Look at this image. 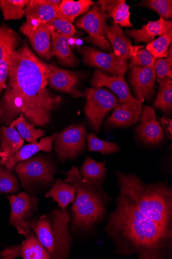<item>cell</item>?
I'll return each mask as SVG.
<instances>
[{
  "label": "cell",
  "mask_w": 172,
  "mask_h": 259,
  "mask_svg": "<svg viewBox=\"0 0 172 259\" xmlns=\"http://www.w3.org/2000/svg\"><path fill=\"white\" fill-rule=\"evenodd\" d=\"M48 64L24 42L11 56L9 82L0 99V123L10 124L22 114L35 127L51 122L62 99L47 88Z\"/></svg>",
  "instance_id": "obj_1"
},
{
  "label": "cell",
  "mask_w": 172,
  "mask_h": 259,
  "mask_svg": "<svg viewBox=\"0 0 172 259\" xmlns=\"http://www.w3.org/2000/svg\"><path fill=\"white\" fill-rule=\"evenodd\" d=\"M104 231L113 252L139 259L172 258V230L147 218L118 193Z\"/></svg>",
  "instance_id": "obj_2"
},
{
  "label": "cell",
  "mask_w": 172,
  "mask_h": 259,
  "mask_svg": "<svg viewBox=\"0 0 172 259\" xmlns=\"http://www.w3.org/2000/svg\"><path fill=\"white\" fill-rule=\"evenodd\" d=\"M119 194L147 218L172 230V188L167 179L144 182L136 174L116 171Z\"/></svg>",
  "instance_id": "obj_3"
},
{
  "label": "cell",
  "mask_w": 172,
  "mask_h": 259,
  "mask_svg": "<svg viewBox=\"0 0 172 259\" xmlns=\"http://www.w3.org/2000/svg\"><path fill=\"white\" fill-rule=\"evenodd\" d=\"M66 175L65 181L76 188L70 228L73 233H92L105 221L112 198L103 188L84 182L76 166H73Z\"/></svg>",
  "instance_id": "obj_4"
},
{
  "label": "cell",
  "mask_w": 172,
  "mask_h": 259,
  "mask_svg": "<svg viewBox=\"0 0 172 259\" xmlns=\"http://www.w3.org/2000/svg\"><path fill=\"white\" fill-rule=\"evenodd\" d=\"M13 171L18 177L22 188L32 195L50 188L55 181V174L59 171L53 156L43 153H38L19 162Z\"/></svg>",
  "instance_id": "obj_5"
},
{
  "label": "cell",
  "mask_w": 172,
  "mask_h": 259,
  "mask_svg": "<svg viewBox=\"0 0 172 259\" xmlns=\"http://www.w3.org/2000/svg\"><path fill=\"white\" fill-rule=\"evenodd\" d=\"M11 205L9 226L15 227L25 238L32 231L36 223L33 217L38 210V199L27 192L17 195H6Z\"/></svg>",
  "instance_id": "obj_6"
},
{
  "label": "cell",
  "mask_w": 172,
  "mask_h": 259,
  "mask_svg": "<svg viewBox=\"0 0 172 259\" xmlns=\"http://www.w3.org/2000/svg\"><path fill=\"white\" fill-rule=\"evenodd\" d=\"M85 93L86 102L84 111L86 119L92 130L99 133L106 116L120 103V100L103 88H86Z\"/></svg>",
  "instance_id": "obj_7"
},
{
  "label": "cell",
  "mask_w": 172,
  "mask_h": 259,
  "mask_svg": "<svg viewBox=\"0 0 172 259\" xmlns=\"http://www.w3.org/2000/svg\"><path fill=\"white\" fill-rule=\"evenodd\" d=\"M87 135L85 123L74 124L55 133L54 149L58 160L65 163L83 154L87 147Z\"/></svg>",
  "instance_id": "obj_8"
},
{
  "label": "cell",
  "mask_w": 172,
  "mask_h": 259,
  "mask_svg": "<svg viewBox=\"0 0 172 259\" xmlns=\"http://www.w3.org/2000/svg\"><path fill=\"white\" fill-rule=\"evenodd\" d=\"M135 138L141 147L153 149L161 147L165 143L166 134L157 120L154 109L144 107L139 123L134 128Z\"/></svg>",
  "instance_id": "obj_9"
},
{
  "label": "cell",
  "mask_w": 172,
  "mask_h": 259,
  "mask_svg": "<svg viewBox=\"0 0 172 259\" xmlns=\"http://www.w3.org/2000/svg\"><path fill=\"white\" fill-rule=\"evenodd\" d=\"M108 16L100 5L92 6L90 11L78 19L76 26L89 35L86 39L103 51L111 53L109 42L105 33Z\"/></svg>",
  "instance_id": "obj_10"
},
{
  "label": "cell",
  "mask_w": 172,
  "mask_h": 259,
  "mask_svg": "<svg viewBox=\"0 0 172 259\" xmlns=\"http://www.w3.org/2000/svg\"><path fill=\"white\" fill-rule=\"evenodd\" d=\"M47 216L51 223L54 241L52 258L67 259L70 257L72 244L69 210L67 208H54Z\"/></svg>",
  "instance_id": "obj_11"
},
{
  "label": "cell",
  "mask_w": 172,
  "mask_h": 259,
  "mask_svg": "<svg viewBox=\"0 0 172 259\" xmlns=\"http://www.w3.org/2000/svg\"><path fill=\"white\" fill-rule=\"evenodd\" d=\"M80 52L84 63L88 66L95 67L113 76L124 77L127 72L129 67L127 61L113 52L106 54L88 46L82 47Z\"/></svg>",
  "instance_id": "obj_12"
},
{
  "label": "cell",
  "mask_w": 172,
  "mask_h": 259,
  "mask_svg": "<svg viewBox=\"0 0 172 259\" xmlns=\"http://www.w3.org/2000/svg\"><path fill=\"white\" fill-rule=\"evenodd\" d=\"M49 75L48 85L54 90L69 94L74 98L85 97V92L81 90L82 74L78 71H72L48 64Z\"/></svg>",
  "instance_id": "obj_13"
},
{
  "label": "cell",
  "mask_w": 172,
  "mask_h": 259,
  "mask_svg": "<svg viewBox=\"0 0 172 259\" xmlns=\"http://www.w3.org/2000/svg\"><path fill=\"white\" fill-rule=\"evenodd\" d=\"M129 81L135 98L143 103L151 102L155 94L156 76L154 67H130Z\"/></svg>",
  "instance_id": "obj_14"
},
{
  "label": "cell",
  "mask_w": 172,
  "mask_h": 259,
  "mask_svg": "<svg viewBox=\"0 0 172 259\" xmlns=\"http://www.w3.org/2000/svg\"><path fill=\"white\" fill-rule=\"evenodd\" d=\"M142 112V103L140 102H120L105 122V132L135 125L139 122Z\"/></svg>",
  "instance_id": "obj_15"
},
{
  "label": "cell",
  "mask_w": 172,
  "mask_h": 259,
  "mask_svg": "<svg viewBox=\"0 0 172 259\" xmlns=\"http://www.w3.org/2000/svg\"><path fill=\"white\" fill-rule=\"evenodd\" d=\"M56 9L46 3V0H31L24 9L27 21L20 28V31L28 36L40 25L48 23L56 17Z\"/></svg>",
  "instance_id": "obj_16"
},
{
  "label": "cell",
  "mask_w": 172,
  "mask_h": 259,
  "mask_svg": "<svg viewBox=\"0 0 172 259\" xmlns=\"http://www.w3.org/2000/svg\"><path fill=\"white\" fill-rule=\"evenodd\" d=\"M51 259L52 254L41 244L32 231L21 244L7 247L0 252V258L13 259Z\"/></svg>",
  "instance_id": "obj_17"
},
{
  "label": "cell",
  "mask_w": 172,
  "mask_h": 259,
  "mask_svg": "<svg viewBox=\"0 0 172 259\" xmlns=\"http://www.w3.org/2000/svg\"><path fill=\"white\" fill-rule=\"evenodd\" d=\"M19 42L17 32L6 24L0 27V96L7 88L11 56Z\"/></svg>",
  "instance_id": "obj_18"
},
{
  "label": "cell",
  "mask_w": 172,
  "mask_h": 259,
  "mask_svg": "<svg viewBox=\"0 0 172 259\" xmlns=\"http://www.w3.org/2000/svg\"><path fill=\"white\" fill-rule=\"evenodd\" d=\"M90 84L93 88L106 87L110 89L116 94L121 103L140 102L132 95L124 77L111 75L101 70L96 69L90 80Z\"/></svg>",
  "instance_id": "obj_19"
},
{
  "label": "cell",
  "mask_w": 172,
  "mask_h": 259,
  "mask_svg": "<svg viewBox=\"0 0 172 259\" xmlns=\"http://www.w3.org/2000/svg\"><path fill=\"white\" fill-rule=\"evenodd\" d=\"M54 137L55 134L51 136L41 138L37 144H30L23 146L14 155L4 159H0V164L13 171L17 163L29 159L39 152L50 153L53 150Z\"/></svg>",
  "instance_id": "obj_20"
},
{
  "label": "cell",
  "mask_w": 172,
  "mask_h": 259,
  "mask_svg": "<svg viewBox=\"0 0 172 259\" xmlns=\"http://www.w3.org/2000/svg\"><path fill=\"white\" fill-rule=\"evenodd\" d=\"M105 33L110 42L113 53L119 57L127 61L133 56L142 46H133L120 26L113 22L112 26H106Z\"/></svg>",
  "instance_id": "obj_21"
},
{
  "label": "cell",
  "mask_w": 172,
  "mask_h": 259,
  "mask_svg": "<svg viewBox=\"0 0 172 259\" xmlns=\"http://www.w3.org/2000/svg\"><path fill=\"white\" fill-rule=\"evenodd\" d=\"M171 20L160 17L155 21H149L140 30H127L126 33L133 38L135 43L144 42L149 44L155 40L156 36H162L172 31Z\"/></svg>",
  "instance_id": "obj_22"
},
{
  "label": "cell",
  "mask_w": 172,
  "mask_h": 259,
  "mask_svg": "<svg viewBox=\"0 0 172 259\" xmlns=\"http://www.w3.org/2000/svg\"><path fill=\"white\" fill-rule=\"evenodd\" d=\"M79 172L84 182L103 188L108 177L106 161L97 162L90 156H87L82 164Z\"/></svg>",
  "instance_id": "obj_23"
},
{
  "label": "cell",
  "mask_w": 172,
  "mask_h": 259,
  "mask_svg": "<svg viewBox=\"0 0 172 259\" xmlns=\"http://www.w3.org/2000/svg\"><path fill=\"white\" fill-rule=\"evenodd\" d=\"M50 29L52 36L51 58L55 56L59 62L64 66H75L78 64V60L70 48V39L56 33L51 27Z\"/></svg>",
  "instance_id": "obj_24"
},
{
  "label": "cell",
  "mask_w": 172,
  "mask_h": 259,
  "mask_svg": "<svg viewBox=\"0 0 172 259\" xmlns=\"http://www.w3.org/2000/svg\"><path fill=\"white\" fill-rule=\"evenodd\" d=\"M98 4L117 24L122 27H133L130 21V7L125 0H99Z\"/></svg>",
  "instance_id": "obj_25"
},
{
  "label": "cell",
  "mask_w": 172,
  "mask_h": 259,
  "mask_svg": "<svg viewBox=\"0 0 172 259\" xmlns=\"http://www.w3.org/2000/svg\"><path fill=\"white\" fill-rule=\"evenodd\" d=\"M28 37L33 49L40 57L47 60L51 58V31L47 23L40 25Z\"/></svg>",
  "instance_id": "obj_26"
},
{
  "label": "cell",
  "mask_w": 172,
  "mask_h": 259,
  "mask_svg": "<svg viewBox=\"0 0 172 259\" xmlns=\"http://www.w3.org/2000/svg\"><path fill=\"white\" fill-rule=\"evenodd\" d=\"M76 196V188L73 184L61 179L55 181L46 193L45 197L51 198L59 204L61 209H65L71 203L75 201Z\"/></svg>",
  "instance_id": "obj_27"
},
{
  "label": "cell",
  "mask_w": 172,
  "mask_h": 259,
  "mask_svg": "<svg viewBox=\"0 0 172 259\" xmlns=\"http://www.w3.org/2000/svg\"><path fill=\"white\" fill-rule=\"evenodd\" d=\"M24 143V140L15 128L3 126L0 128V158L14 155L23 147Z\"/></svg>",
  "instance_id": "obj_28"
},
{
  "label": "cell",
  "mask_w": 172,
  "mask_h": 259,
  "mask_svg": "<svg viewBox=\"0 0 172 259\" xmlns=\"http://www.w3.org/2000/svg\"><path fill=\"white\" fill-rule=\"evenodd\" d=\"M95 4L91 0H63L57 10L56 18L74 23L77 17L87 12Z\"/></svg>",
  "instance_id": "obj_29"
},
{
  "label": "cell",
  "mask_w": 172,
  "mask_h": 259,
  "mask_svg": "<svg viewBox=\"0 0 172 259\" xmlns=\"http://www.w3.org/2000/svg\"><path fill=\"white\" fill-rule=\"evenodd\" d=\"M10 126L16 128L21 137L31 144L38 143V139L45 135L44 131L40 128H35L22 114L14 120Z\"/></svg>",
  "instance_id": "obj_30"
},
{
  "label": "cell",
  "mask_w": 172,
  "mask_h": 259,
  "mask_svg": "<svg viewBox=\"0 0 172 259\" xmlns=\"http://www.w3.org/2000/svg\"><path fill=\"white\" fill-rule=\"evenodd\" d=\"M38 239L53 257L54 253V241L50 219L47 215L41 217L33 228Z\"/></svg>",
  "instance_id": "obj_31"
},
{
  "label": "cell",
  "mask_w": 172,
  "mask_h": 259,
  "mask_svg": "<svg viewBox=\"0 0 172 259\" xmlns=\"http://www.w3.org/2000/svg\"><path fill=\"white\" fill-rule=\"evenodd\" d=\"M156 109L166 114H169L172 110V81L165 78L159 82V90L157 98L154 102Z\"/></svg>",
  "instance_id": "obj_32"
},
{
  "label": "cell",
  "mask_w": 172,
  "mask_h": 259,
  "mask_svg": "<svg viewBox=\"0 0 172 259\" xmlns=\"http://www.w3.org/2000/svg\"><path fill=\"white\" fill-rule=\"evenodd\" d=\"M31 0H0V9L5 20H19L24 16V9Z\"/></svg>",
  "instance_id": "obj_33"
},
{
  "label": "cell",
  "mask_w": 172,
  "mask_h": 259,
  "mask_svg": "<svg viewBox=\"0 0 172 259\" xmlns=\"http://www.w3.org/2000/svg\"><path fill=\"white\" fill-rule=\"evenodd\" d=\"M87 145L89 152L100 153L103 155H109L121 151V147L118 144L101 140L93 133L87 134Z\"/></svg>",
  "instance_id": "obj_34"
},
{
  "label": "cell",
  "mask_w": 172,
  "mask_h": 259,
  "mask_svg": "<svg viewBox=\"0 0 172 259\" xmlns=\"http://www.w3.org/2000/svg\"><path fill=\"white\" fill-rule=\"evenodd\" d=\"M20 191L17 175L0 164V193L15 194Z\"/></svg>",
  "instance_id": "obj_35"
},
{
  "label": "cell",
  "mask_w": 172,
  "mask_h": 259,
  "mask_svg": "<svg viewBox=\"0 0 172 259\" xmlns=\"http://www.w3.org/2000/svg\"><path fill=\"white\" fill-rule=\"evenodd\" d=\"M171 41L172 31L147 44L146 50L149 51L155 59L165 58Z\"/></svg>",
  "instance_id": "obj_36"
},
{
  "label": "cell",
  "mask_w": 172,
  "mask_h": 259,
  "mask_svg": "<svg viewBox=\"0 0 172 259\" xmlns=\"http://www.w3.org/2000/svg\"><path fill=\"white\" fill-rule=\"evenodd\" d=\"M138 6L153 10L166 20L171 18V0H147L142 2Z\"/></svg>",
  "instance_id": "obj_37"
},
{
  "label": "cell",
  "mask_w": 172,
  "mask_h": 259,
  "mask_svg": "<svg viewBox=\"0 0 172 259\" xmlns=\"http://www.w3.org/2000/svg\"><path fill=\"white\" fill-rule=\"evenodd\" d=\"M56 33L71 39L76 33V28L70 22L55 18L47 23Z\"/></svg>",
  "instance_id": "obj_38"
},
{
  "label": "cell",
  "mask_w": 172,
  "mask_h": 259,
  "mask_svg": "<svg viewBox=\"0 0 172 259\" xmlns=\"http://www.w3.org/2000/svg\"><path fill=\"white\" fill-rule=\"evenodd\" d=\"M142 46L139 49L135 54L131 58L130 67L132 66H150L153 67L155 59L152 55L146 49H142Z\"/></svg>",
  "instance_id": "obj_39"
},
{
  "label": "cell",
  "mask_w": 172,
  "mask_h": 259,
  "mask_svg": "<svg viewBox=\"0 0 172 259\" xmlns=\"http://www.w3.org/2000/svg\"><path fill=\"white\" fill-rule=\"evenodd\" d=\"M156 80L158 82L165 78L171 79L172 66L166 61L165 58H158L155 60L154 65Z\"/></svg>",
  "instance_id": "obj_40"
},
{
  "label": "cell",
  "mask_w": 172,
  "mask_h": 259,
  "mask_svg": "<svg viewBox=\"0 0 172 259\" xmlns=\"http://www.w3.org/2000/svg\"><path fill=\"white\" fill-rule=\"evenodd\" d=\"M159 121L162 124V126L166 133V135L168 139L171 140L172 137V121L171 119L167 118L163 116L162 118L159 119Z\"/></svg>",
  "instance_id": "obj_41"
},
{
  "label": "cell",
  "mask_w": 172,
  "mask_h": 259,
  "mask_svg": "<svg viewBox=\"0 0 172 259\" xmlns=\"http://www.w3.org/2000/svg\"><path fill=\"white\" fill-rule=\"evenodd\" d=\"M167 63L172 66V46L171 44L170 45L168 50V53L166 57L165 58Z\"/></svg>",
  "instance_id": "obj_42"
},
{
  "label": "cell",
  "mask_w": 172,
  "mask_h": 259,
  "mask_svg": "<svg viewBox=\"0 0 172 259\" xmlns=\"http://www.w3.org/2000/svg\"></svg>",
  "instance_id": "obj_43"
}]
</instances>
